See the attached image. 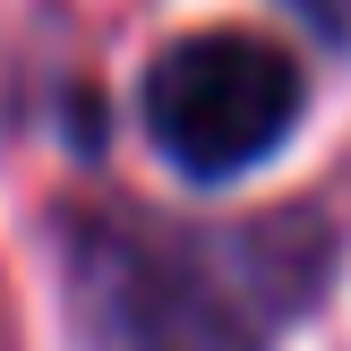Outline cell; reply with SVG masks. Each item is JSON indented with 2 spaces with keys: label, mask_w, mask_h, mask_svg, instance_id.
<instances>
[{
  "label": "cell",
  "mask_w": 351,
  "mask_h": 351,
  "mask_svg": "<svg viewBox=\"0 0 351 351\" xmlns=\"http://www.w3.org/2000/svg\"><path fill=\"white\" fill-rule=\"evenodd\" d=\"M335 274V240L308 215L274 223H77V291L103 326L163 351H266Z\"/></svg>",
  "instance_id": "obj_1"
},
{
  "label": "cell",
  "mask_w": 351,
  "mask_h": 351,
  "mask_svg": "<svg viewBox=\"0 0 351 351\" xmlns=\"http://www.w3.org/2000/svg\"><path fill=\"white\" fill-rule=\"evenodd\" d=\"M300 103H308L300 60L249 26H206V34L163 43L146 86H137L146 137L180 180H240V171H257L300 129Z\"/></svg>",
  "instance_id": "obj_2"
},
{
  "label": "cell",
  "mask_w": 351,
  "mask_h": 351,
  "mask_svg": "<svg viewBox=\"0 0 351 351\" xmlns=\"http://www.w3.org/2000/svg\"><path fill=\"white\" fill-rule=\"evenodd\" d=\"M291 9H300V17H308V26H317L335 51H351V0H291Z\"/></svg>",
  "instance_id": "obj_3"
}]
</instances>
